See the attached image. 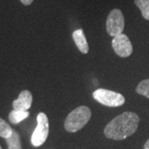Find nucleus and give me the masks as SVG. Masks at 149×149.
<instances>
[{
  "mask_svg": "<svg viewBox=\"0 0 149 149\" xmlns=\"http://www.w3.org/2000/svg\"><path fill=\"white\" fill-rule=\"evenodd\" d=\"M139 115L133 112H124L115 117L104 128V135L107 139L123 140L133 135L138 129Z\"/></svg>",
  "mask_w": 149,
  "mask_h": 149,
  "instance_id": "f257e3e1",
  "label": "nucleus"
},
{
  "mask_svg": "<svg viewBox=\"0 0 149 149\" xmlns=\"http://www.w3.org/2000/svg\"><path fill=\"white\" fill-rule=\"evenodd\" d=\"M91 118V109L86 106H80L69 113L65 120V128L70 133H76L83 128Z\"/></svg>",
  "mask_w": 149,
  "mask_h": 149,
  "instance_id": "f03ea898",
  "label": "nucleus"
},
{
  "mask_svg": "<svg viewBox=\"0 0 149 149\" xmlns=\"http://www.w3.org/2000/svg\"><path fill=\"white\" fill-rule=\"evenodd\" d=\"M96 101L108 107H118L125 103V98L119 93L106 89H98L93 92Z\"/></svg>",
  "mask_w": 149,
  "mask_h": 149,
  "instance_id": "7ed1b4c3",
  "label": "nucleus"
},
{
  "mask_svg": "<svg viewBox=\"0 0 149 149\" xmlns=\"http://www.w3.org/2000/svg\"><path fill=\"white\" fill-rule=\"evenodd\" d=\"M37 125L32 133L31 142L34 147L42 146L47 139L49 134V122L46 113H39L37 117Z\"/></svg>",
  "mask_w": 149,
  "mask_h": 149,
  "instance_id": "20e7f679",
  "label": "nucleus"
},
{
  "mask_svg": "<svg viewBox=\"0 0 149 149\" xmlns=\"http://www.w3.org/2000/svg\"><path fill=\"white\" fill-rule=\"evenodd\" d=\"M124 29V17L119 9H113L106 20V30L108 34L114 37L122 34Z\"/></svg>",
  "mask_w": 149,
  "mask_h": 149,
  "instance_id": "39448f33",
  "label": "nucleus"
},
{
  "mask_svg": "<svg viewBox=\"0 0 149 149\" xmlns=\"http://www.w3.org/2000/svg\"><path fill=\"white\" fill-rule=\"evenodd\" d=\"M112 47L115 53L120 57H128L133 52V45L125 34H120L113 37Z\"/></svg>",
  "mask_w": 149,
  "mask_h": 149,
  "instance_id": "423d86ee",
  "label": "nucleus"
},
{
  "mask_svg": "<svg viewBox=\"0 0 149 149\" xmlns=\"http://www.w3.org/2000/svg\"><path fill=\"white\" fill-rule=\"evenodd\" d=\"M32 104V95L29 91H22L19 94L18 98L13 102V108L14 110L27 111Z\"/></svg>",
  "mask_w": 149,
  "mask_h": 149,
  "instance_id": "0eeeda50",
  "label": "nucleus"
},
{
  "mask_svg": "<svg viewBox=\"0 0 149 149\" xmlns=\"http://www.w3.org/2000/svg\"><path fill=\"white\" fill-rule=\"evenodd\" d=\"M72 37H73L76 47L80 50V52H82L83 54L88 53L89 52V45L87 42L84 31L82 29H77L73 32Z\"/></svg>",
  "mask_w": 149,
  "mask_h": 149,
  "instance_id": "6e6552de",
  "label": "nucleus"
},
{
  "mask_svg": "<svg viewBox=\"0 0 149 149\" xmlns=\"http://www.w3.org/2000/svg\"><path fill=\"white\" fill-rule=\"evenodd\" d=\"M29 116L28 111H18V110H13L8 114V119L13 124H17L25 118Z\"/></svg>",
  "mask_w": 149,
  "mask_h": 149,
  "instance_id": "1a4fd4ad",
  "label": "nucleus"
},
{
  "mask_svg": "<svg viewBox=\"0 0 149 149\" xmlns=\"http://www.w3.org/2000/svg\"><path fill=\"white\" fill-rule=\"evenodd\" d=\"M7 143L8 146V149H22L21 145L20 135L17 131L13 130V134L10 138L6 139Z\"/></svg>",
  "mask_w": 149,
  "mask_h": 149,
  "instance_id": "9d476101",
  "label": "nucleus"
},
{
  "mask_svg": "<svg viewBox=\"0 0 149 149\" xmlns=\"http://www.w3.org/2000/svg\"><path fill=\"white\" fill-rule=\"evenodd\" d=\"M134 3L140 9L144 18L149 21V0H134Z\"/></svg>",
  "mask_w": 149,
  "mask_h": 149,
  "instance_id": "9b49d317",
  "label": "nucleus"
},
{
  "mask_svg": "<svg viewBox=\"0 0 149 149\" xmlns=\"http://www.w3.org/2000/svg\"><path fill=\"white\" fill-rule=\"evenodd\" d=\"M13 132V130L10 125L2 118H0V137L6 139H8L12 136Z\"/></svg>",
  "mask_w": 149,
  "mask_h": 149,
  "instance_id": "f8f14e48",
  "label": "nucleus"
},
{
  "mask_svg": "<svg viewBox=\"0 0 149 149\" xmlns=\"http://www.w3.org/2000/svg\"><path fill=\"white\" fill-rule=\"evenodd\" d=\"M136 92L149 99V79L142 80L136 88Z\"/></svg>",
  "mask_w": 149,
  "mask_h": 149,
  "instance_id": "ddd939ff",
  "label": "nucleus"
},
{
  "mask_svg": "<svg viewBox=\"0 0 149 149\" xmlns=\"http://www.w3.org/2000/svg\"><path fill=\"white\" fill-rule=\"evenodd\" d=\"M21 1V3L22 4H24V5H30L31 3H32V2H33V0H20Z\"/></svg>",
  "mask_w": 149,
  "mask_h": 149,
  "instance_id": "4468645a",
  "label": "nucleus"
},
{
  "mask_svg": "<svg viewBox=\"0 0 149 149\" xmlns=\"http://www.w3.org/2000/svg\"><path fill=\"white\" fill-rule=\"evenodd\" d=\"M143 149H149V139L145 143V144H144Z\"/></svg>",
  "mask_w": 149,
  "mask_h": 149,
  "instance_id": "2eb2a0df",
  "label": "nucleus"
},
{
  "mask_svg": "<svg viewBox=\"0 0 149 149\" xmlns=\"http://www.w3.org/2000/svg\"><path fill=\"white\" fill-rule=\"evenodd\" d=\"M0 149H3V148H1V146H0Z\"/></svg>",
  "mask_w": 149,
  "mask_h": 149,
  "instance_id": "dca6fc26",
  "label": "nucleus"
}]
</instances>
